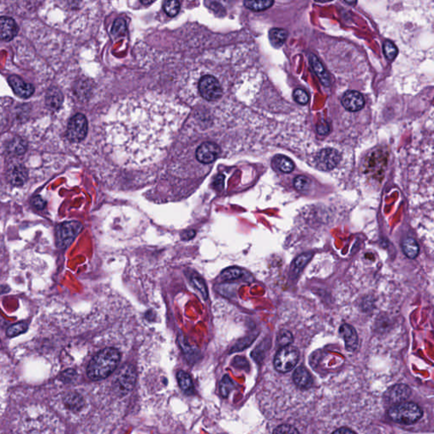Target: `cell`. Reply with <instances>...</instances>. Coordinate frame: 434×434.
Wrapping results in <instances>:
<instances>
[{
  "label": "cell",
  "mask_w": 434,
  "mask_h": 434,
  "mask_svg": "<svg viewBox=\"0 0 434 434\" xmlns=\"http://www.w3.org/2000/svg\"><path fill=\"white\" fill-rule=\"evenodd\" d=\"M121 360V353L114 348L101 350L88 364L87 373L92 380L108 378L116 371Z\"/></svg>",
  "instance_id": "cell-1"
},
{
  "label": "cell",
  "mask_w": 434,
  "mask_h": 434,
  "mask_svg": "<svg viewBox=\"0 0 434 434\" xmlns=\"http://www.w3.org/2000/svg\"><path fill=\"white\" fill-rule=\"evenodd\" d=\"M197 93L204 101L214 104L221 102L225 95L223 82L221 77L211 72L201 75L195 84Z\"/></svg>",
  "instance_id": "cell-2"
},
{
  "label": "cell",
  "mask_w": 434,
  "mask_h": 434,
  "mask_svg": "<svg viewBox=\"0 0 434 434\" xmlns=\"http://www.w3.org/2000/svg\"><path fill=\"white\" fill-rule=\"evenodd\" d=\"M388 415L394 422L410 425L418 421L422 416V411L416 404L404 402L393 406Z\"/></svg>",
  "instance_id": "cell-3"
},
{
  "label": "cell",
  "mask_w": 434,
  "mask_h": 434,
  "mask_svg": "<svg viewBox=\"0 0 434 434\" xmlns=\"http://www.w3.org/2000/svg\"><path fill=\"white\" fill-rule=\"evenodd\" d=\"M82 230V225L79 221H64L58 225L55 229V239L58 248H68Z\"/></svg>",
  "instance_id": "cell-4"
},
{
  "label": "cell",
  "mask_w": 434,
  "mask_h": 434,
  "mask_svg": "<svg viewBox=\"0 0 434 434\" xmlns=\"http://www.w3.org/2000/svg\"><path fill=\"white\" fill-rule=\"evenodd\" d=\"M298 361V351L295 347H283L276 355L274 365L279 373H286L294 368Z\"/></svg>",
  "instance_id": "cell-5"
},
{
  "label": "cell",
  "mask_w": 434,
  "mask_h": 434,
  "mask_svg": "<svg viewBox=\"0 0 434 434\" xmlns=\"http://www.w3.org/2000/svg\"><path fill=\"white\" fill-rule=\"evenodd\" d=\"M88 121L84 115L77 114L70 120L67 127V137L72 142L82 141L88 133Z\"/></svg>",
  "instance_id": "cell-6"
},
{
  "label": "cell",
  "mask_w": 434,
  "mask_h": 434,
  "mask_svg": "<svg viewBox=\"0 0 434 434\" xmlns=\"http://www.w3.org/2000/svg\"><path fill=\"white\" fill-rule=\"evenodd\" d=\"M221 147L213 142H204L196 149L195 157L199 163L211 164L221 156Z\"/></svg>",
  "instance_id": "cell-7"
},
{
  "label": "cell",
  "mask_w": 434,
  "mask_h": 434,
  "mask_svg": "<svg viewBox=\"0 0 434 434\" xmlns=\"http://www.w3.org/2000/svg\"><path fill=\"white\" fill-rule=\"evenodd\" d=\"M135 381L136 373L133 368L130 365H124L119 372L118 375L116 376L114 386L119 393L126 394V393H128L129 391L133 388Z\"/></svg>",
  "instance_id": "cell-8"
},
{
  "label": "cell",
  "mask_w": 434,
  "mask_h": 434,
  "mask_svg": "<svg viewBox=\"0 0 434 434\" xmlns=\"http://www.w3.org/2000/svg\"><path fill=\"white\" fill-rule=\"evenodd\" d=\"M340 161L339 152L333 149H324L319 151L315 158L316 167L321 171H331L338 165Z\"/></svg>",
  "instance_id": "cell-9"
},
{
  "label": "cell",
  "mask_w": 434,
  "mask_h": 434,
  "mask_svg": "<svg viewBox=\"0 0 434 434\" xmlns=\"http://www.w3.org/2000/svg\"><path fill=\"white\" fill-rule=\"evenodd\" d=\"M341 103L347 111L356 112L364 108L365 98L357 91H348L342 97Z\"/></svg>",
  "instance_id": "cell-10"
},
{
  "label": "cell",
  "mask_w": 434,
  "mask_h": 434,
  "mask_svg": "<svg viewBox=\"0 0 434 434\" xmlns=\"http://www.w3.org/2000/svg\"><path fill=\"white\" fill-rule=\"evenodd\" d=\"M9 83L13 88V91L16 95L21 98H26L31 97L34 93V87L30 83H26L17 76H11L8 78Z\"/></svg>",
  "instance_id": "cell-11"
},
{
  "label": "cell",
  "mask_w": 434,
  "mask_h": 434,
  "mask_svg": "<svg viewBox=\"0 0 434 434\" xmlns=\"http://www.w3.org/2000/svg\"><path fill=\"white\" fill-rule=\"evenodd\" d=\"M18 32V26L11 17H0V39L11 41Z\"/></svg>",
  "instance_id": "cell-12"
},
{
  "label": "cell",
  "mask_w": 434,
  "mask_h": 434,
  "mask_svg": "<svg viewBox=\"0 0 434 434\" xmlns=\"http://www.w3.org/2000/svg\"><path fill=\"white\" fill-rule=\"evenodd\" d=\"M339 333L345 342V346L349 351H354L358 346V335L355 329L349 324L342 325Z\"/></svg>",
  "instance_id": "cell-13"
},
{
  "label": "cell",
  "mask_w": 434,
  "mask_h": 434,
  "mask_svg": "<svg viewBox=\"0 0 434 434\" xmlns=\"http://www.w3.org/2000/svg\"><path fill=\"white\" fill-rule=\"evenodd\" d=\"M410 393H411V389L409 388L408 386L401 384V385H395L392 387L387 392V397L390 402L398 403V402H400V401L408 398Z\"/></svg>",
  "instance_id": "cell-14"
},
{
  "label": "cell",
  "mask_w": 434,
  "mask_h": 434,
  "mask_svg": "<svg viewBox=\"0 0 434 434\" xmlns=\"http://www.w3.org/2000/svg\"><path fill=\"white\" fill-rule=\"evenodd\" d=\"M293 381L296 385L301 388H310L313 383L311 374L308 370L303 366L296 369L293 373Z\"/></svg>",
  "instance_id": "cell-15"
},
{
  "label": "cell",
  "mask_w": 434,
  "mask_h": 434,
  "mask_svg": "<svg viewBox=\"0 0 434 434\" xmlns=\"http://www.w3.org/2000/svg\"><path fill=\"white\" fill-rule=\"evenodd\" d=\"M310 63L313 68L314 72H316L317 77L321 80V83L326 87H329L330 79H329L328 75H326V70L324 69L323 65L321 64V62L319 61L318 58L315 54L310 55Z\"/></svg>",
  "instance_id": "cell-16"
},
{
  "label": "cell",
  "mask_w": 434,
  "mask_h": 434,
  "mask_svg": "<svg viewBox=\"0 0 434 434\" xmlns=\"http://www.w3.org/2000/svg\"><path fill=\"white\" fill-rule=\"evenodd\" d=\"M288 32L284 29L273 28L269 31V39L274 48H280L285 44L288 39Z\"/></svg>",
  "instance_id": "cell-17"
},
{
  "label": "cell",
  "mask_w": 434,
  "mask_h": 434,
  "mask_svg": "<svg viewBox=\"0 0 434 434\" xmlns=\"http://www.w3.org/2000/svg\"><path fill=\"white\" fill-rule=\"evenodd\" d=\"M62 101L63 95L58 88H51L47 93V106L53 110H58L61 106Z\"/></svg>",
  "instance_id": "cell-18"
},
{
  "label": "cell",
  "mask_w": 434,
  "mask_h": 434,
  "mask_svg": "<svg viewBox=\"0 0 434 434\" xmlns=\"http://www.w3.org/2000/svg\"><path fill=\"white\" fill-rule=\"evenodd\" d=\"M64 405L73 411H79L84 406V399L79 393H70L64 398Z\"/></svg>",
  "instance_id": "cell-19"
},
{
  "label": "cell",
  "mask_w": 434,
  "mask_h": 434,
  "mask_svg": "<svg viewBox=\"0 0 434 434\" xmlns=\"http://www.w3.org/2000/svg\"><path fill=\"white\" fill-rule=\"evenodd\" d=\"M27 179V172L23 166H16L11 171L10 181L14 186L23 185Z\"/></svg>",
  "instance_id": "cell-20"
},
{
  "label": "cell",
  "mask_w": 434,
  "mask_h": 434,
  "mask_svg": "<svg viewBox=\"0 0 434 434\" xmlns=\"http://www.w3.org/2000/svg\"><path fill=\"white\" fill-rule=\"evenodd\" d=\"M178 384L180 386L181 389L187 393V394H191L193 393V384L192 382V378L188 373L180 371L178 372Z\"/></svg>",
  "instance_id": "cell-21"
},
{
  "label": "cell",
  "mask_w": 434,
  "mask_h": 434,
  "mask_svg": "<svg viewBox=\"0 0 434 434\" xmlns=\"http://www.w3.org/2000/svg\"><path fill=\"white\" fill-rule=\"evenodd\" d=\"M402 249L406 256L410 259H415L419 254V245L416 240L411 238L405 239L402 243Z\"/></svg>",
  "instance_id": "cell-22"
},
{
  "label": "cell",
  "mask_w": 434,
  "mask_h": 434,
  "mask_svg": "<svg viewBox=\"0 0 434 434\" xmlns=\"http://www.w3.org/2000/svg\"><path fill=\"white\" fill-rule=\"evenodd\" d=\"M273 162L278 169L284 173H290L294 169V163L288 157L284 155H277L273 159Z\"/></svg>",
  "instance_id": "cell-23"
},
{
  "label": "cell",
  "mask_w": 434,
  "mask_h": 434,
  "mask_svg": "<svg viewBox=\"0 0 434 434\" xmlns=\"http://www.w3.org/2000/svg\"><path fill=\"white\" fill-rule=\"evenodd\" d=\"M244 273H245V272H244V270L240 269V268H227V269L224 270L223 272L221 273L220 278H221V281H224V282H230V281L238 280V279L244 278Z\"/></svg>",
  "instance_id": "cell-24"
},
{
  "label": "cell",
  "mask_w": 434,
  "mask_h": 434,
  "mask_svg": "<svg viewBox=\"0 0 434 434\" xmlns=\"http://www.w3.org/2000/svg\"><path fill=\"white\" fill-rule=\"evenodd\" d=\"M244 5L246 8L253 11H263L271 8L274 5V1L263 0V1H244Z\"/></svg>",
  "instance_id": "cell-25"
},
{
  "label": "cell",
  "mask_w": 434,
  "mask_h": 434,
  "mask_svg": "<svg viewBox=\"0 0 434 434\" xmlns=\"http://www.w3.org/2000/svg\"><path fill=\"white\" fill-rule=\"evenodd\" d=\"M26 149V142L19 138L12 139L8 144V151L14 155H19L25 153Z\"/></svg>",
  "instance_id": "cell-26"
},
{
  "label": "cell",
  "mask_w": 434,
  "mask_h": 434,
  "mask_svg": "<svg viewBox=\"0 0 434 434\" xmlns=\"http://www.w3.org/2000/svg\"><path fill=\"white\" fill-rule=\"evenodd\" d=\"M191 282L193 283V287L198 291V293H201L204 299L208 298V289L206 287V283L203 278L199 277L198 274H193L191 275Z\"/></svg>",
  "instance_id": "cell-27"
},
{
  "label": "cell",
  "mask_w": 434,
  "mask_h": 434,
  "mask_svg": "<svg viewBox=\"0 0 434 434\" xmlns=\"http://www.w3.org/2000/svg\"><path fill=\"white\" fill-rule=\"evenodd\" d=\"M180 3L177 0H172V1H166L163 5V9L164 11L166 13L167 16L170 17H174L177 16L179 11H180Z\"/></svg>",
  "instance_id": "cell-28"
},
{
  "label": "cell",
  "mask_w": 434,
  "mask_h": 434,
  "mask_svg": "<svg viewBox=\"0 0 434 434\" xmlns=\"http://www.w3.org/2000/svg\"><path fill=\"white\" fill-rule=\"evenodd\" d=\"M27 329H28L27 324L25 322H20L10 326L6 331V334L9 338H14V337L18 336L20 334L25 333L27 331Z\"/></svg>",
  "instance_id": "cell-29"
},
{
  "label": "cell",
  "mask_w": 434,
  "mask_h": 434,
  "mask_svg": "<svg viewBox=\"0 0 434 434\" xmlns=\"http://www.w3.org/2000/svg\"><path fill=\"white\" fill-rule=\"evenodd\" d=\"M383 50V54L385 55L386 58L390 61H393V59H395L398 52L395 44L391 41L384 42Z\"/></svg>",
  "instance_id": "cell-30"
},
{
  "label": "cell",
  "mask_w": 434,
  "mask_h": 434,
  "mask_svg": "<svg viewBox=\"0 0 434 434\" xmlns=\"http://www.w3.org/2000/svg\"><path fill=\"white\" fill-rule=\"evenodd\" d=\"M233 387V383L231 378H229L228 376H225L220 383V393L221 396L227 397L229 393L232 390Z\"/></svg>",
  "instance_id": "cell-31"
},
{
  "label": "cell",
  "mask_w": 434,
  "mask_h": 434,
  "mask_svg": "<svg viewBox=\"0 0 434 434\" xmlns=\"http://www.w3.org/2000/svg\"><path fill=\"white\" fill-rule=\"evenodd\" d=\"M311 180L308 178L305 177V176H298V177H297L294 179V182H293L294 188L297 190L301 191V192L308 190L310 187H311Z\"/></svg>",
  "instance_id": "cell-32"
},
{
  "label": "cell",
  "mask_w": 434,
  "mask_h": 434,
  "mask_svg": "<svg viewBox=\"0 0 434 434\" xmlns=\"http://www.w3.org/2000/svg\"><path fill=\"white\" fill-rule=\"evenodd\" d=\"M293 98L295 102L302 106H305L310 101V96L302 88H296L295 90L293 91Z\"/></svg>",
  "instance_id": "cell-33"
},
{
  "label": "cell",
  "mask_w": 434,
  "mask_h": 434,
  "mask_svg": "<svg viewBox=\"0 0 434 434\" xmlns=\"http://www.w3.org/2000/svg\"><path fill=\"white\" fill-rule=\"evenodd\" d=\"M126 32V21H124V19H117L114 22L113 27H112V34L115 36L118 35H122Z\"/></svg>",
  "instance_id": "cell-34"
},
{
  "label": "cell",
  "mask_w": 434,
  "mask_h": 434,
  "mask_svg": "<svg viewBox=\"0 0 434 434\" xmlns=\"http://www.w3.org/2000/svg\"><path fill=\"white\" fill-rule=\"evenodd\" d=\"M311 258H312V254L311 253H306V254H301V255L297 257L294 259L293 265H294V268L296 269H302L310 261V259Z\"/></svg>",
  "instance_id": "cell-35"
},
{
  "label": "cell",
  "mask_w": 434,
  "mask_h": 434,
  "mask_svg": "<svg viewBox=\"0 0 434 434\" xmlns=\"http://www.w3.org/2000/svg\"><path fill=\"white\" fill-rule=\"evenodd\" d=\"M273 434H298L297 429L290 425L283 424L278 426L273 431Z\"/></svg>",
  "instance_id": "cell-36"
},
{
  "label": "cell",
  "mask_w": 434,
  "mask_h": 434,
  "mask_svg": "<svg viewBox=\"0 0 434 434\" xmlns=\"http://www.w3.org/2000/svg\"><path fill=\"white\" fill-rule=\"evenodd\" d=\"M278 344L281 346H288L293 342V336L288 331H283L279 334L278 339Z\"/></svg>",
  "instance_id": "cell-37"
},
{
  "label": "cell",
  "mask_w": 434,
  "mask_h": 434,
  "mask_svg": "<svg viewBox=\"0 0 434 434\" xmlns=\"http://www.w3.org/2000/svg\"><path fill=\"white\" fill-rule=\"evenodd\" d=\"M31 206H34V208L37 210H44L46 206V201H44V198H42L41 196H35L31 199Z\"/></svg>",
  "instance_id": "cell-38"
},
{
  "label": "cell",
  "mask_w": 434,
  "mask_h": 434,
  "mask_svg": "<svg viewBox=\"0 0 434 434\" xmlns=\"http://www.w3.org/2000/svg\"><path fill=\"white\" fill-rule=\"evenodd\" d=\"M76 376H77L76 372L74 370H72V369H69V370H66L62 373L61 376H60V379L64 383H71L76 378Z\"/></svg>",
  "instance_id": "cell-39"
},
{
  "label": "cell",
  "mask_w": 434,
  "mask_h": 434,
  "mask_svg": "<svg viewBox=\"0 0 434 434\" xmlns=\"http://www.w3.org/2000/svg\"><path fill=\"white\" fill-rule=\"evenodd\" d=\"M329 131H330V128H329V126L327 125L326 122H321V123H319V133L321 134V135H326V134L328 133Z\"/></svg>",
  "instance_id": "cell-40"
},
{
  "label": "cell",
  "mask_w": 434,
  "mask_h": 434,
  "mask_svg": "<svg viewBox=\"0 0 434 434\" xmlns=\"http://www.w3.org/2000/svg\"><path fill=\"white\" fill-rule=\"evenodd\" d=\"M332 434H355V432H354L350 429L346 428V427H342V428L336 430Z\"/></svg>",
  "instance_id": "cell-41"
},
{
  "label": "cell",
  "mask_w": 434,
  "mask_h": 434,
  "mask_svg": "<svg viewBox=\"0 0 434 434\" xmlns=\"http://www.w3.org/2000/svg\"><path fill=\"white\" fill-rule=\"evenodd\" d=\"M224 177L223 176H219L218 179L215 181V188L221 189L223 187Z\"/></svg>",
  "instance_id": "cell-42"
},
{
  "label": "cell",
  "mask_w": 434,
  "mask_h": 434,
  "mask_svg": "<svg viewBox=\"0 0 434 434\" xmlns=\"http://www.w3.org/2000/svg\"><path fill=\"white\" fill-rule=\"evenodd\" d=\"M195 236V231H186L185 237L183 238L184 239H193V237Z\"/></svg>",
  "instance_id": "cell-43"
},
{
  "label": "cell",
  "mask_w": 434,
  "mask_h": 434,
  "mask_svg": "<svg viewBox=\"0 0 434 434\" xmlns=\"http://www.w3.org/2000/svg\"><path fill=\"white\" fill-rule=\"evenodd\" d=\"M9 291H10V288H9L8 286H0V294L8 293Z\"/></svg>",
  "instance_id": "cell-44"
},
{
  "label": "cell",
  "mask_w": 434,
  "mask_h": 434,
  "mask_svg": "<svg viewBox=\"0 0 434 434\" xmlns=\"http://www.w3.org/2000/svg\"><path fill=\"white\" fill-rule=\"evenodd\" d=\"M142 4H144V5H150V4L153 3L152 1H141Z\"/></svg>",
  "instance_id": "cell-45"
}]
</instances>
